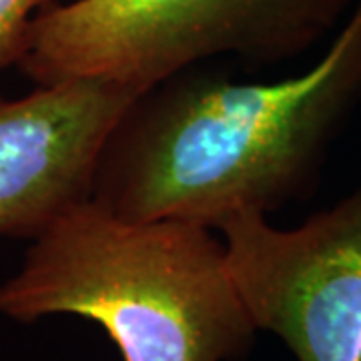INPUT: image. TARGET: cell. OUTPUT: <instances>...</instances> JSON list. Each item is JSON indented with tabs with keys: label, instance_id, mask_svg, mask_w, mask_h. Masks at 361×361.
<instances>
[{
	"label": "cell",
	"instance_id": "6da1fadb",
	"mask_svg": "<svg viewBox=\"0 0 361 361\" xmlns=\"http://www.w3.org/2000/svg\"><path fill=\"white\" fill-rule=\"evenodd\" d=\"M361 103V0L307 73L235 82L197 66L142 90L109 133L90 203L127 221L219 229L317 189Z\"/></svg>",
	"mask_w": 361,
	"mask_h": 361
},
{
	"label": "cell",
	"instance_id": "7a4b0ae2",
	"mask_svg": "<svg viewBox=\"0 0 361 361\" xmlns=\"http://www.w3.org/2000/svg\"><path fill=\"white\" fill-rule=\"evenodd\" d=\"M0 315L85 317L123 361H243L257 334L213 229L118 219L90 201L30 241L0 285Z\"/></svg>",
	"mask_w": 361,
	"mask_h": 361
},
{
	"label": "cell",
	"instance_id": "3957f363",
	"mask_svg": "<svg viewBox=\"0 0 361 361\" xmlns=\"http://www.w3.org/2000/svg\"><path fill=\"white\" fill-rule=\"evenodd\" d=\"M355 0H75L35 18L20 73L37 85L103 78L147 90L215 56L293 61Z\"/></svg>",
	"mask_w": 361,
	"mask_h": 361
},
{
	"label": "cell",
	"instance_id": "277c9868",
	"mask_svg": "<svg viewBox=\"0 0 361 361\" xmlns=\"http://www.w3.org/2000/svg\"><path fill=\"white\" fill-rule=\"evenodd\" d=\"M219 231L257 331L297 361H361V185L293 229L241 213Z\"/></svg>",
	"mask_w": 361,
	"mask_h": 361
},
{
	"label": "cell",
	"instance_id": "5b68a950",
	"mask_svg": "<svg viewBox=\"0 0 361 361\" xmlns=\"http://www.w3.org/2000/svg\"><path fill=\"white\" fill-rule=\"evenodd\" d=\"M142 90L103 78L0 94V239H35L90 199L103 145Z\"/></svg>",
	"mask_w": 361,
	"mask_h": 361
},
{
	"label": "cell",
	"instance_id": "8992f818",
	"mask_svg": "<svg viewBox=\"0 0 361 361\" xmlns=\"http://www.w3.org/2000/svg\"><path fill=\"white\" fill-rule=\"evenodd\" d=\"M52 0H0V71L18 66L30 40L32 23Z\"/></svg>",
	"mask_w": 361,
	"mask_h": 361
}]
</instances>
